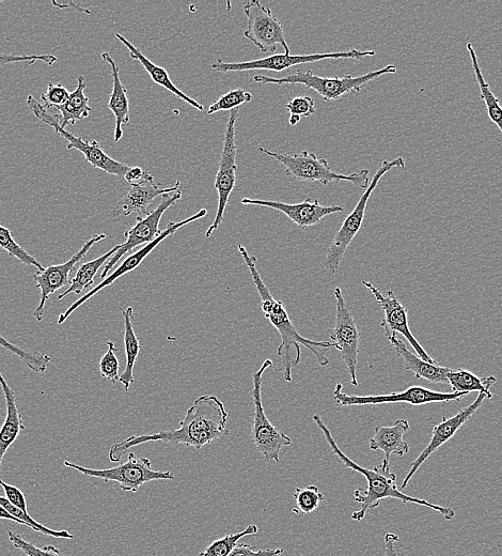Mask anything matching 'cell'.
I'll list each match as a JSON object with an SVG mask.
<instances>
[{"mask_svg":"<svg viewBox=\"0 0 502 556\" xmlns=\"http://www.w3.org/2000/svg\"><path fill=\"white\" fill-rule=\"evenodd\" d=\"M0 519H6V520L13 521L15 523H18V524L25 525L24 522L18 520L17 518H14L12 515H10L2 505H0Z\"/></svg>","mask_w":502,"mask_h":556,"instance_id":"7dc6e473","label":"cell"},{"mask_svg":"<svg viewBox=\"0 0 502 556\" xmlns=\"http://www.w3.org/2000/svg\"><path fill=\"white\" fill-rule=\"evenodd\" d=\"M10 543L15 549L22 551L26 556H62L59 550L52 546L38 548L37 546L26 542V540L18 533L8 532Z\"/></svg>","mask_w":502,"mask_h":556,"instance_id":"74e56055","label":"cell"},{"mask_svg":"<svg viewBox=\"0 0 502 556\" xmlns=\"http://www.w3.org/2000/svg\"><path fill=\"white\" fill-rule=\"evenodd\" d=\"M0 347H3L8 352L15 355V357H18L29 369L38 374L45 373L47 367H49L52 362V358L49 354L15 346L2 334H0Z\"/></svg>","mask_w":502,"mask_h":556,"instance_id":"1f68e13d","label":"cell"},{"mask_svg":"<svg viewBox=\"0 0 502 556\" xmlns=\"http://www.w3.org/2000/svg\"><path fill=\"white\" fill-rule=\"evenodd\" d=\"M121 244L113 247L111 251H108L103 256L88 261L78 268L73 280L71 281L70 287L61 293L58 297V301L64 300L66 297L74 293V295H82L84 292H89L91 286L93 285L94 278H96L97 273L101 268H104L107 261L111 259L117 251L120 249Z\"/></svg>","mask_w":502,"mask_h":556,"instance_id":"f1b7e54d","label":"cell"},{"mask_svg":"<svg viewBox=\"0 0 502 556\" xmlns=\"http://www.w3.org/2000/svg\"><path fill=\"white\" fill-rule=\"evenodd\" d=\"M106 345L108 350L103 355L99 364L100 374L103 378L116 384L120 379V363L116 357L117 348L113 342L108 341L106 342Z\"/></svg>","mask_w":502,"mask_h":556,"instance_id":"f35d334b","label":"cell"},{"mask_svg":"<svg viewBox=\"0 0 502 556\" xmlns=\"http://www.w3.org/2000/svg\"><path fill=\"white\" fill-rule=\"evenodd\" d=\"M0 486L3 487L6 494V499L11 504L21 509V511L24 512L25 514H28L26 497L25 494L21 491V489L18 488L17 486L7 484L3 480H0Z\"/></svg>","mask_w":502,"mask_h":556,"instance_id":"7bdbcfd3","label":"cell"},{"mask_svg":"<svg viewBox=\"0 0 502 556\" xmlns=\"http://www.w3.org/2000/svg\"><path fill=\"white\" fill-rule=\"evenodd\" d=\"M228 412L221 399L203 395L188 409L180 428L164 430L154 435L132 436L115 444L109 451V460L120 462L132 447L147 442L185 445L201 450L203 446L229 435Z\"/></svg>","mask_w":502,"mask_h":556,"instance_id":"6da1fadb","label":"cell"},{"mask_svg":"<svg viewBox=\"0 0 502 556\" xmlns=\"http://www.w3.org/2000/svg\"><path fill=\"white\" fill-rule=\"evenodd\" d=\"M271 367H273L272 360H266L253 376L254 388L251 391V395H253L255 414L251 439H253L257 451L266 460L278 463L280 462L282 449L285 446H290L292 440L271 423L264 411L261 394L263 375Z\"/></svg>","mask_w":502,"mask_h":556,"instance_id":"30bf717a","label":"cell"},{"mask_svg":"<svg viewBox=\"0 0 502 556\" xmlns=\"http://www.w3.org/2000/svg\"><path fill=\"white\" fill-rule=\"evenodd\" d=\"M242 204L245 206L266 207L284 213L303 230L318 225L328 215L344 211L341 206H322L318 199L312 202L311 198H307L301 204H286L274 202V200L244 198L242 199Z\"/></svg>","mask_w":502,"mask_h":556,"instance_id":"ffe728a7","label":"cell"},{"mask_svg":"<svg viewBox=\"0 0 502 556\" xmlns=\"http://www.w3.org/2000/svg\"><path fill=\"white\" fill-rule=\"evenodd\" d=\"M105 239L106 235L104 234L93 236L83 245L82 249L78 251L69 261L65 262V264L50 266L44 268L41 272L38 271V273L34 276L36 286L40 289V302L34 313L38 322L43 320L45 304L47 300L50 299L51 295H53V293L57 290L69 285V277L72 271L81 264L94 245Z\"/></svg>","mask_w":502,"mask_h":556,"instance_id":"d6986e66","label":"cell"},{"mask_svg":"<svg viewBox=\"0 0 502 556\" xmlns=\"http://www.w3.org/2000/svg\"><path fill=\"white\" fill-rule=\"evenodd\" d=\"M363 284L371 291L375 301L383 308L384 319L381 326L385 330L387 338L390 339L392 337H397V334H401L404 336L407 343L413 347L420 359L431 364H438L430 357L426 350L420 346L411 332L407 308L396 297L394 290H388L387 295L384 296L382 291L376 288L372 283L363 281Z\"/></svg>","mask_w":502,"mask_h":556,"instance_id":"e0dca14e","label":"cell"},{"mask_svg":"<svg viewBox=\"0 0 502 556\" xmlns=\"http://www.w3.org/2000/svg\"><path fill=\"white\" fill-rule=\"evenodd\" d=\"M0 505H2L6 511L12 515L14 518L25 523L26 527L30 530L40 532L43 535L51 536L60 539H73L74 535L66 530L54 531L49 528L44 527L41 523L37 522L35 519L31 518L29 514H25L18 507L12 505L6 498L0 497Z\"/></svg>","mask_w":502,"mask_h":556,"instance_id":"e575fe53","label":"cell"},{"mask_svg":"<svg viewBox=\"0 0 502 556\" xmlns=\"http://www.w3.org/2000/svg\"><path fill=\"white\" fill-rule=\"evenodd\" d=\"M149 175L148 172H145L143 168L140 167H131L127 174H125L124 179L131 185L138 184L143 182L147 176Z\"/></svg>","mask_w":502,"mask_h":556,"instance_id":"bcb514c9","label":"cell"},{"mask_svg":"<svg viewBox=\"0 0 502 556\" xmlns=\"http://www.w3.org/2000/svg\"><path fill=\"white\" fill-rule=\"evenodd\" d=\"M496 382L497 380L493 376L479 378L463 369H451L448 374V384L451 385L452 392L457 393L491 392V388Z\"/></svg>","mask_w":502,"mask_h":556,"instance_id":"4dcf8cb0","label":"cell"},{"mask_svg":"<svg viewBox=\"0 0 502 556\" xmlns=\"http://www.w3.org/2000/svg\"><path fill=\"white\" fill-rule=\"evenodd\" d=\"M259 532L258 525L251 524L244 531L237 534H230L222 538L216 539L207 549L199 554V556H228L240 540L249 535H256Z\"/></svg>","mask_w":502,"mask_h":556,"instance_id":"d6a6232c","label":"cell"},{"mask_svg":"<svg viewBox=\"0 0 502 556\" xmlns=\"http://www.w3.org/2000/svg\"><path fill=\"white\" fill-rule=\"evenodd\" d=\"M467 52L470 60H472V67L475 72L476 80L480 88V98L484 101L486 113H488L491 121L502 133V106L500 100L493 94L488 82L485 81L481 67L479 65L478 56L474 45L467 43Z\"/></svg>","mask_w":502,"mask_h":556,"instance_id":"f546056e","label":"cell"},{"mask_svg":"<svg viewBox=\"0 0 502 556\" xmlns=\"http://www.w3.org/2000/svg\"><path fill=\"white\" fill-rule=\"evenodd\" d=\"M102 59L111 67L113 77V90L111 97H109L108 108L116 117L114 141L118 143L123 137V126L128 125L131 121L128 91L121 82L119 67L115 59L108 53H103Z\"/></svg>","mask_w":502,"mask_h":556,"instance_id":"d4e9b609","label":"cell"},{"mask_svg":"<svg viewBox=\"0 0 502 556\" xmlns=\"http://www.w3.org/2000/svg\"><path fill=\"white\" fill-rule=\"evenodd\" d=\"M258 150L284 165L286 175L294 180L319 182L323 185L344 181L365 190L368 189L370 184L368 169H363L357 174L342 175L333 172L326 159L319 158L317 154L312 152L302 151L301 153L288 154L274 152L264 147H259Z\"/></svg>","mask_w":502,"mask_h":556,"instance_id":"5b68a950","label":"cell"},{"mask_svg":"<svg viewBox=\"0 0 502 556\" xmlns=\"http://www.w3.org/2000/svg\"><path fill=\"white\" fill-rule=\"evenodd\" d=\"M334 295L337 310L334 328L331 331V339L335 348L340 351L341 359L348 368L351 384L357 386L360 332L350 308L344 300L343 292L340 287L335 288Z\"/></svg>","mask_w":502,"mask_h":556,"instance_id":"2e32d148","label":"cell"},{"mask_svg":"<svg viewBox=\"0 0 502 556\" xmlns=\"http://www.w3.org/2000/svg\"><path fill=\"white\" fill-rule=\"evenodd\" d=\"M37 61H43L44 64L53 66L57 61V57L51 54L20 56L0 53V68L8 65L24 63L26 64L27 69L29 66L37 63Z\"/></svg>","mask_w":502,"mask_h":556,"instance_id":"ab89813d","label":"cell"},{"mask_svg":"<svg viewBox=\"0 0 502 556\" xmlns=\"http://www.w3.org/2000/svg\"><path fill=\"white\" fill-rule=\"evenodd\" d=\"M0 249H3L10 257L18 259L23 265L28 267H36L38 271H43L44 267L33 256L30 255L17 241L12 237L10 230L0 224Z\"/></svg>","mask_w":502,"mask_h":556,"instance_id":"836d02e7","label":"cell"},{"mask_svg":"<svg viewBox=\"0 0 502 556\" xmlns=\"http://www.w3.org/2000/svg\"><path fill=\"white\" fill-rule=\"evenodd\" d=\"M238 249L261 298L262 312L280 334L281 344L278 348V357L281 359L285 381H293L292 370L301 362L302 346L315 355L320 366H327L329 364L327 352L329 349L335 348V345L328 342L310 341V339L298 333L286 311L284 303L273 297L270 289L262 280L257 267V257L251 256L242 244H239Z\"/></svg>","mask_w":502,"mask_h":556,"instance_id":"7a4b0ae2","label":"cell"},{"mask_svg":"<svg viewBox=\"0 0 502 556\" xmlns=\"http://www.w3.org/2000/svg\"><path fill=\"white\" fill-rule=\"evenodd\" d=\"M0 385H2L7 409L6 419L2 428H0V468H2L4 457L11 445L17 441L25 426L19 411L17 395H15L2 372H0Z\"/></svg>","mask_w":502,"mask_h":556,"instance_id":"603a6c76","label":"cell"},{"mask_svg":"<svg viewBox=\"0 0 502 556\" xmlns=\"http://www.w3.org/2000/svg\"><path fill=\"white\" fill-rule=\"evenodd\" d=\"M180 187L181 180L179 178L174 187L162 188L149 173L143 182L132 185L131 190L119 200L112 212L113 218H121V216H129L133 213L138 214V218H143V214L149 213L148 208L156 198L177 193Z\"/></svg>","mask_w":502,"mask_h":556,"instance_id":"44dd1931","label":"cell"},{"mask_svg":"<svg viewBox=\"0 0 502 556\" xmlns=\"http://www.w3.org/2000/svg\"><path fill=\"white\" fill-rule=\"evenodd\" d=\"M492 398L493 394L491 392H481L472 405L460 409L456 415L450 417V419H444L441 423L434 427L429 444L415 459L412 463L410 471L407 472V475L405 476L400 487L401 491H403L407 485L410 484L412 478L423 463H425L438 449H441L443 445L456 436L460 428L472 419L473 415L482 407L486 399Z\"/></svg>","mask_w":502,"mask_h":556,"instance_id":"ac0fdd59","label":"cell"},{"mask_svg":"<svg viewBox=\"0 0 502 556\" xmlns=\"http://www.w3.org/2000/svg\"><path fill=\"white\" fill-rule=\"evenodd\" d=\"M253 100V95L244 89H234L227 92L226 95L219 98L215 103L209 107V115L216 114L218 112L232 111L235 108H239Z\"/></svg>","mask_w":502,"mask_h":556,"instance_id":"8d00e7d4","label":"cell"},{"mask_svg":"<svg viewBox=\"0 0 502 556\" xmlns=\"http://www.w3.org/2000/svg\"><path fill=\"white\" fill-rule=\"evenodd\" d=\"M312 420L321 429L328 445L331 446L333 453L343 462L344 467L362 474L368 482L367 490L357 489L354 492V500L360 504V509L352 514L351 519L353 521L360 522L364 520L367 513L371 509L379 507L381 501L385 499H396L403 504L411 503L428 507L441 514L446 520H453L456 517V512L450 507L435 505L425 499L407 496L398 487L397 475L392 473L390 469H384L382 465L376 466L374 469L359 466L358 463L354 462L340 450L331 430L328 429L319 414L313 415Z\"/></svg>","mask_w":502,"mask_h":556,"instance_id":"3957f363","label":"cell"},{"mask_svg":"<svg viewBox=\"0 0 502 556\" xmlns=\"http://www.w3.org/2000/svg\"><path fill=\"white\" fill-rule=\"evenodd\" d=\"M86 80L83 75L77 77V87L71 92L69 99L65 104L52 108L49 111H55L60 116V128L65 129L74 126L78 120L89 117L92 108L89 106V98L85 94Z\"/></svg>","mask_w":502,"mask_h":556,"instance_id":"4316f807","label":"cell"},{"mask_svg":"<svg viewBox=\"0 0 502 556\" xmlns=\"http://www.w3.org/2000/svg\"><path fill=\"white\" fill-rule=\"evenodd\" d=\"M286 110L290 115L308 118L316 113V105L312 98L300 96L290 100L286 105Z\"/></svg>","mask_w":502,"mask_h":556,"instance_id":"b9f144b4","label":"cell"},{"mask_svg":"<svg viewBox=\"0 0 502 556\" xmlns=\"http://www.w3.org/2000/svg\"><path fill=\"white\" fill-rule=\"evenodd\" d=\"M64 465L87 477L99 478L105 482H116L123 491L129 492H137L150 482L175 480V474L169 471L153 470L152 463L148 458H139L134 453L129 454L127 462L112 469H89L69 461H65Z\"/></svg>","mask_w":502,"mask_h":556,"instance_id":"52a82bcc","label":"cell"},{"mask_svg":"<svg viewBox=\"0 0 502 556\" xmlns=\"http://www.w3.org/2000/svg\"><path fill=\"white\" fill-rule=\"evenodd\" d=\"M247 17L246 39L253 42L262 53H274L281 45L290 55V49L285 38L284 25L275 17L272 10L261 5L257 0L244 4Z\"/></svg>","mask_w":502,"mask_h":556,"instance_id":"5bb4252c","label":"cell"},{"mask_svg":"<svg viewBox=\"0 0 502 556\" xmlns=\"http://www.w3.org/2000/svg\"><path fill=\"white\" fill-rule=\"evenodd\" d=\"M293 498L300 512L305 515L316 512L321 503L325 501L324 494L317 486L296 488Z\"/></svg>","mask_w":502,"mask_h":556,"instance_id":"d590c367","label":"cell"},{"mask_svg":"<svg viewBox=\"0 0 502 556\" xmlns=\"http://www.w3.org/2000/svg\"><path fill=\"white\" fill-rule=\"evenodd\" d=\"M374 51L349 50L347 52L324 53L313 55H272L266 58L244 61V63H225L222 59H217L211 64L214 71L228 72H244L254 70H269L281 72L298 65L318 63V61L327 59H355L362 60L366 57H373Z\"/></svg>","mask_w":502,"mask_h":556,"instance_id":"7c38bea8","label":"cell"},{"mask_svg":"<svg viewBox=\"0 0 502 556\" xmlns=\"http://www.w3.org/2000/svg\"><path fill=\"white\" fill-rule=\"evenodd\" d=\"M467 395V393L457 392L442 393L419 388V386H411V388L403 392H395L388 395L352 396L344 394L343 385L338 383L334 391V401L339 407L378 406L398 403L422 406L432 403H451V401H459Z\"/></svg>","mask_w":502,"mask_h":556,"instance_id":"8fae6325","label":"cell"},{"mask_svg":"<svg viewBox=\"0 0 502 556\" xmlns=\"http://www.w3.org/2000/svg\"><path fill=\"white\" fill-rule=\"evenodd\" d=\"M182 199V192L178 191L172 195H164L162 202L155 210L149 212L145 218H137L136 224L125 231V242L121 244L117 253L107 261L100 275L101 280H105L107 274L118 264L119 260L131 253L136 247L149 244L158 238L163 230L160 229V223L164 213L171 207L176 205Z\"/></svg>","mask_w":502,"mask_h":556,"instance_id":"4fadbf2b","label":"cell"},{"mask_svg":"<svg viewBox=\"0 0 502 556\" xmlns=\"http://www.w3.org/2000/svg\"><path fill=\"white\" fill-rule=\"evenodd\" d=\"M399 536L395 533H387L384 538L385 543V556H403L397 550L399 543Z\"/></svg>","mask_w":502,"mask_h":556,"instance_id":"f6af8a7d","label":"cell"},{"mask_svg":"<svg viewBox=\"0 0 502 556\" xmlns=\"http://www.w3.org/2000/svg\"><path fill=\"white\" fill-rule=\"evenodd\" d=\"M284 552L285 550L281 548L255 550L249 544H238L228 556H280Z\"/></svg>","mask_w":502,"mask_h":556,"instance_id":"ee69618b","label":"cell"},{"mask_svg":"<svg viewBox=\"0 0 502 556\" xmlns=\"http://www.w3.org/2000/svg\"><path fill=\"white\" fill-rule=\"evenodd\" d=\"M239 115L240 108H235V110H232L229 115L221 161H219V167L214 184V188L216 189L218 195V206L214 222L209 227L206 233V238L212 237L218 227L224 222L226 207L229 203L230 195L235 188V183H237L238 146L237 138H235V125H237Z\"/></svg>","mask_w":502,"mask_h":556,"instance_id":"9c48e42d","label":"cell"},{"mask_svg":"<svg viewBox=\"0 0 502 556\" xmlns=\"http://www.w3.org/2000/svg\"><path fill=\"white\" fill-rule=\"evenodd\" d=\"M302 120L301 117L295 116V115H291L289 122H290V126L295 127L298 125V123H300Z\"/></svg>","mask_w":502,"mask_h":556,"instance_id":"c3c4849f","label":"cell"},{"mask_svg":"<svg viewBox=\"0 0 502 556\" xmlns=\"http://www.w3.org/2000/svg\"><path fill=\"white\" fill-rule=\"evenodd\" d=\"M388 341L392 349L395 350L397 357L403 359L404 368L413 372L416 378L436 384H448L450 368L423 361L397 337H392Z\"/></svg>","mask_w":502,"mask_h":556,"instance_id":"cb8c5ba5","label":"cell"},{"mask_svg":"<svg viewBox=\"0 0 502 556\" xmlns=\"http://www.w3.org/2000/svg\"><path fill=\"white\" fill-rule=\"evenodd\" d=\"M121 314L124 321V349L127 365L120 375L119 382L123 384L125 392H129L131 385L135 382L134 368L140 352V343L133 326V308H122Z\"/></svg>","mask_w":502,"mask_h":556,"instance_id":"83f0119b","label":"cell"},{"mask_svg":"<svg viewBox=\"0 0 502 556\" xmlns=\"http://www.w3.org/2000/svg\"><path fill=\"white\" fill-rule=\"evenodd\" d=\"M70 97V92L65 86L60 84H49V88L44 95L41 96L43 107L45 110H52V108L65 104Z\"/></svg>","mask_w":502,"mask_h":556,"instance_id":"60d3db41","label":"cell"},{"mask_svg":"<svg viewBox=\"0 0 502 556\" xmlns=\"http://www.w3.org/2000/svg\"><path fill=\"white\" fill-rule=\"evenodd\" d=\"M115 37L129 50L130 56L132 59L138 61V63L145 68L148 74L151 77V80L162 86L172 95H175L177 98L183 100L188 105L196 108V110L203 112L205 111V106L200 104L198 101L194 100L191 97H188L184 94L182 90H180L174 83H172L170 76L166 69L156 66L152 63L150 59H148L139 49L136 48L134 44H132L127 38L123 37L120 34H115Z\"/></svg>","mask_w":502,"mask_h":556,"instance_id":"484cf974","label":"cell"},{"mask_svg":"<svg viewBox=\"0 0 502 556\" xmlns=\"http://www.w3.org/2000/svg\"><path fill=\"white\" fill-rule=\"evenodd\" d=\"M207 214L208 210L202 209L191 216V218H188L184 221L178 223H169L167 228L163 230V233L158 238L145 245L144 247H141L139 251L125 259L116 271L107 276L105 280H103V282L100 283L97 287H94L89 292L85 293V296L82 297L80 300L74 302L64 314H61L57 321L58 326L64 324L66 320L77 310L78 307H81L92 297L98 295V293L100 291H103V289H105L106 287L112 286L118 280V278L135 271L141 264H143V261L154 251V249H156V247H158L168 237L176 234L177 230L188 224L194 223L197 220L205 218Z\"/></svg>","mask_w":502,"mask_h":556,"instance_id":"9a60e30c","label":"cell"},{"mask_svg":"<svg viewBox=\"0 0 502 556\" xmlns=\"http://www.w3.org/2000/svg\"><path fill=\"white\" fill-rule=\"evenodd\" d=\"M395 168H405V160L402 157L392 161L385 160L382 163V166L378 169V172L375 173L373 179L371 180L368 189L365 191L363 196L360 197L359 202L352 213L347 219L344 220L341 228L327 250L324 266L328 273L336 274L338 272L345 252H347L350 244L353 242L354 238L359 233L360 228L363 226L367 205L372 193L376 187H378L382 178Z\"/></svg>","mask_w":502,"mask_h":556,"instance_id":"8992f818","label":"cell"},{"mask_svg":"<svg viewBox=\"0 0 502 556\" xmlns=\"http://www.w3.org/2000/svg\"><path fill=\"white\" fill-rule=\"evenodd\" d=\"M398 69L394 65H388L380 70L372 71L360 76L344 75L343 77H322L311 71L286 75L284 77H270L255 75L254 82L263 85H303L307 89L318 92L326 102L340 101L343 96L351 92H360L363 87L387 74H396Z\"/></svg>","mask_w":502,"mask_h":556,"instance_id":"277c9868","label":"cell"},{"mask_svg":"<svg viewBox=\"0 0 502 556\" xmlns=\"http://www.w3.org/2000/svg\"><path fill=\"white\" fill-rule=\"evenodd\" d=\"M411 429L409 421L399 420L392 426H378L370 439L371 451H382L385 458L381 463L384 469H390V456H404L409 453L410 445L404 440V435Z\"/></svg>","mask_w":502,"mask_h":556,"instance_id":"7402d4cb","label":"cell"},{"mask_svg":"<svg viewBox=\"0 0 502 556\" xmlns=\"http://www.w3.org/2000/svg\"><path fill=\"white\" fill-rule=\"evenodd\" d=\"M27 104L29 110L33 112L39 120L51 127L60 137L66 139L68 142V150L75 149L80 151L84 154L88 163L109 175L124 178L125 174L128 173L131 166L109 157L97 141L87 142L84 141L83 138L76 137L71 132L61 129L60 116L57 112L45 110L43 105L31 95L27 98Z\"/></svg>","mask_w":502,"mask_h":556,"instance_id":"ba28073f","label":"cell"}]
</instances>
